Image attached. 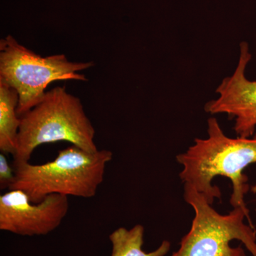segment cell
Returning <instances> with one entry per match:
<instances>
[{"mask_svg":"<svg viewBox=\"0 0 256 256\" xmlns=\"http://www.w3.org/2000/svg\"><path fill=\"white\" fill-rule=\"evenodd\" d=\"M182 166L180 178L193 186L213 204L220 198L222 192L212 184L218 176L228 178L232 183L230 204L249 214L245 196L249 191L248 178L244 172L256 163V133L250 138H230L224 133L214 117L207 120V137L196 138L184 152L176 156Z\"/></svg>","mask_w":256,"mask_h":256,"instance_id":"1","label":"cell"},{"mask_svg":"<svg viewBox=\"0 0 256 256\" xmlns=\"http://www.w3.org/2000/svg\"><path fill=\"white\" fill-rule=\"evenodd\" d=\"M112 152H89L72 146L58 152L52 161L41 164H12L14 180L9 190H20L33 203L52 194L89 198L95 196L104 180Z\"/></svg>","mask_w":256,"mask_h":256,"instance_id":"2","label":"cell"},{"mask_svg":"<svg viewBox=\"0 0 256 256\" xmlns=\"http://www.w3.org/2000/svg\"><path fill=\"white\" fill-rule=\"evenodd\" d=\"M18 146L12 164L30 162L42 144L66 141L89 152L98 150L95 128L87 117L78 98L65 87H56L45 94L43 100L20 116Z\"/></svg>","mask_w":256,"mask_h":256,"instance_id":"3","label":"cell"},{"mask_svg":"<svg viewBox=\"0 0 256 256\" xmlns=\"http://www.w3.org/2000/svg\"><path fill=\"white\" fill-rule=\"evenodd\" d=\"M94 66L92 62H70L64 54L42 56L20 44L11 35L0 41V82L18 92L16 114L20 117L43 100L50 82H87L86 77L78 72Z\"/></svg>","mask_w":256,"mask_h":256,"instance_id":"4","label":"cell"},{"mask_svg":"<svg viewBox=\"0 0 256 256\" xmlns=\"http://www.w3.org/2000/svg\"><path fill=\"white\" fill-rule=\"evenodd\" d=\"M184 198L193 208L194 217L180 248L171 256H246L242 248L232 247L234 240H240L256 256V232L249 214L238 207L220 214L188 184L184 186Z\"/></svg>","mask_w":256,"mask_h":256,"instance_id":"5","label":"cell"},{"mask_svg":"<svg viewBox=\"0 0 256 256\" xmlns=\"http://www.w3.org/2000/svg\"><path fill=\"white\" fill-rule=\"evenodd\" d=\"M68 208V196L52 194L33 203L22 190H9L0 196V230L22 236L47 235L60 226Z\"/></svg>","mask_w":256,"mask_h":256,"instance_id":"6","label":"cell"},{"mask_svg":"<svg viewBox=\"0 0 256 256\" xmlns=\"http://www.w3.org/2000/svg\"><path fill=\"white\" fill-rule=\"evenodd\" d=\"M252 58L248 44L242 42L234 74L226 77L217 88L218 98L204 106L208 114H226L234 119V130L242 138L252 137L256 130V80H249L246 75Z\"/></svg>","mask_w":256,"mask_h":256,"instance_id":"7","label":"cell"},{"mask_svg":"<svg viewBox=\"0 0 256 256\" xmlns=\"http://www.w3.org/2000/svg\"><path fill=\"white\" fill-rule=\"evenodd\" d=\"M18 94L15 89L0 82V150L14 156L18 146L21 119L16 114Z\"/></svg>","mask_w":256,"mask_h":256,"instance_id":"8","label":"cell"},{"mask_svg":"<svg viewBox=\"0 0 256 256\" xmlns=\"http://www.w3.org/2000/svg\"><path fill=\"white\" fill-rule=\"evenodd\" d=\"M144 228L141 224L128 229L124 227L114 230L109 235L112 245L111 256H165L171 248V242L164 240L156 250L146 252L142 250Z\"/></svg>","mask_w":256,"mask_h":256,"instance_id":"9","label":"cell"},{"mask_svg":"<svg viewBox=\"0 0 256 256\" xmlns=\"http://www.w3.org/2000/svg\"><path fill=\"white\" fill-rule=\"evenodd\" d=\"M14 180V170L10 165L4 153L0 154V188L9 190Z\"/></svg>","mask_w":256,"mask_h":256,"instance_id":"10","label":"cell"},{"mask_svg":"<svg viewBox=\"0 0 256 256\" xmlns=\"http://www.w3.org/2000/svg\"><path fill=\"white\" fill-rule=\"evenodd\" d=\"M250 190H252V192L254 194H256V184L254 185V186H252V188H250ZM255 210L256 212V208Z\"/></svg>","mask_w":256,"mask_h":256,"instance_id":"11","label":"cell"}]
</instances>
